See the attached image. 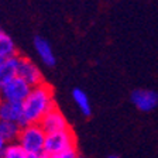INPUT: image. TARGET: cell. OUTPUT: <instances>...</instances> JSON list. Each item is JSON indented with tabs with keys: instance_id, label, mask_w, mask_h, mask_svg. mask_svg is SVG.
<instances>
[{
	"instance_id": "cell-17",
	"label": "cell",
	"mask_w": 158,
	"mask_h": 158,
	"mask_svg": "<svg viewBox=\"0 0 158 158\" xmlns=\"http://www.w3.org/2000/svg\"><path fill=\"white\" fill-rule=\"evenodd\" d=\"M27 158H49V157L45 154H43V155H28Z\"/></svg>"
},
{
	"instance_id": "cell-14",
	"label": "cell",
	"mask_w": 158,
	"mask_h": 158,
	"mask_svg": "<svg viewBox=\"0 0 158 158\" xmlns=\"http://www.w3.org/2000/svg\"><path fill=\"white\" fill-rule=\"evenodd\" d=\"M27 157H28V154L21 148V145L19 143L7 144L6 148L0 154V158H27Z\"/></svg>"
},
{
	"instance_id": "cell-12",
	"label": "cell",
	"mask_w": 158,
	"mask_h": 158,
	"mask_svg": "<svg viewBox=\"0 0 158 158\" xmlns=\"http://www.w3.org/2000/svg\"><path fill=\"white\" fill-rule=\"evenodd\" d=\"M13 56H17L16 44L11 37L0 30V59H9Z\"/></svg>"
},
{
	"instance_id": "cell-19",
	"label": "cell",
	"mask_w": 158,
	"mask_h": 158,
	"mask_svg": "<svg viewBox=\"0 0 158 158\" xmlns=\"http://www.w3.org/2000/svg\"><path fill=\"white\" fill-rule=\"evenodd\" d=\"M0 100H2V88H0Z\"/></svg>"
},
{
	"instance_id": "cell-16",
	"label": "cell",
	"mask_w": 158,
	"mask_h": 158,
	"mask_svg": "<svg viewBox=\"0 0 158 158\" xmlns=\"http://www.w3.org/2000/svg\"><path fill=\"white\" fill-rule=\"evenodd\" d=\"M6 145H7V143L4 141V138L2 137V134H0V154H2V151L6 148Z\"/></svg>"
},
{
	"instance_id": "cell-18",
	"label": "cell",
	"mask_w": 158,
	"mask_h": 158,
	"mask_svg": "<svg viewBox=\"0 0 158 158\" xmlns=\"http://www.w3.org/2000/svg\"><path fill=\"white\" fill-rule=\"evenodd\" d=\"M105 158H118L117 155H107V157H105Z\"/></svg>"
},
{
	"instance_id": "cell-13",
	"label": "cell",
	"mask_w": 158,
	"mask_h": 158,
	"mask_svg": "<svg viewBox=\"0 0 158 158\" xmlns=\"http://www.w3.org/2000/svg\"><path fill=\"white\" fill-rule=\"evenodd\" d=\"M72 98L75 100L76 106L79 107V110L82 112L83 116H90L92 113V107H90V102H89V98L82 89H73L72 90Z\"/></svg>"
},
{
	"instance_id": "cell-5",
	"label": "cell",
	"mask_w": 158,
	"mask_h": 158,
	"mask_svg": "<svg viewBox=\"0 0 158 158\" xmlns=\"http://www.w3.org/2000/svg\"><path fill=\"white\" fill-rule=\"evenodd\" d=\"M40 126L43 127V130L47 133V134L64 131V130H68L69 128L65 116L62 114V112H61L56 106L54 109H51V110L44 116L43 120L40 122Z\"/></svg>"
},
{
	"instance_id": "cell-11",
	"label": "cell",
	"mask_w": 158,
	"mask_h": 158,
	"mask_svg": "<svg viewBox=\"0 0 158 158\" xmlns=\"http://www.w3.org/2000/svg\"><path fill=\"white\" fill-rule=\"evenodd\" d=\"M20 131H21V126L14 122H3L0 120V134L4 138L7 144L10 143H17L19 140Z\"/></svg>"
},
{
	"instance_id": "cell-9",
	"label": "cell",
	"mask_w": 158,
	"mask_h": 158,
	"mask_svg": "<svg viewBox=\"0 0 158 158\" xmlns=\"http://www.w3.org/2000/svg\"><path fill=\"white\" fill-rule=\"evenodd\" d=\"M19 62L20 56H13V58L0 61V88L17 76Z\"/></svg>"
},
{
	"instance_id": "cell-1",
	"label": "cell",
	"mask_w": 158,
	"mask_h": 158,
	"mask_svg": "<svg viewBox=\"0 0 158 158\" xmlns=\"http://www.w3.org/2000/svg\"><path fill=\"white\" fill-rule=\"evenodd\" d=\"M55 107L52 88L47 83L34 86L28 98L23 103V126L40 124L43 117L51 109Z\"/></svg>"
},
{
	"instance_id": "cell-3",
	"label": "cell",
	"mask_w": 158,
	"mask_h": 158,
	"mask_svg": "<svg viewBox=\"0 0 158 158\" xmlns=\"http://www.w3.org/2000/svg\"><path fill=\"white\" fill-rule=\"evenodd\" d=\"M75 143L76 138L71 128L64 130V131L52 133V134H47L44 154L48 155V157H54V155L59 154V152L75 148Z\"/></svg>"
},
{
	"instance_id": "cell-2",
	"label": "cell",
	"mask_w": 158,
	"mask_h": 158,
	"mask_svg": "<svg viewBox=\"0 0 158 158\" xmlns=\"http://www.w3.org/2000/svg\"><path fill=\"white\" fill-rule=\"evenodd\" d=\"M47 133L40 124H27L21 127L19 143L28 155H43L45 150Z\"/></svg>"
},
{
	"instance_id": "cell-15",
	"label": "cell",
	"mask_w": 158,
	"mask_h": 158,
	"mask_svg": "<svg viewBox=\"0 0 158 158\" xmlns=\"http://www.w3.org/2000/svg\"><path fill=\"white\" fill-rule=\"evenodd\" d=\"M49 158H79V155H78V152H76L75 148H72V150L59 152V154L54 155V157H49Z\"/></svg>"
},
{
	"instance_id": "cell-4",
	"label": "cell",
	"mask_w": 158,
	"mask_h": 158,
	"mask_svg": "<svg viewBox=\"0 0 158 158\" xmlns=\"http://www.w3.org/2000/svg\"><path fill=\"white\" fill-rule=\"evenodd\" d=\"M31 89L33 88L26 81L16 76L10 82L2 86V100H7V102L13 103H24V100L28 98Z\"/></svg>"
},
{
	"instance_id": "cell-20",
	"label": "cell",
	"mask_w": 158,
	"mask_h": 158,
	"mask_svg": "<svg viewBox=\"0 0 158 158\" xmlns=\"http://www.w3.org/2000/svg\"><path fill=\"white\" fill-rule=\"evenodd\" d=\"M79 158H82V157H79Z\"/></svg>"
},
{
	"instance_id": "cell-6",
	"label": "cell",
	"mask_w": 158,
	"mask_h": 158,
	"mask_svg": "<svg viewBox=\"0 0 158 158\" xmlns=\"http://www.w3.org/2000/svg\"><path fill=\"white\" fill-rule=\"evenodd\" d=\"M17 76L21 78L23 81H26L31 88L44 83L43 73H41V71L38 69V66L27 58H20L19 69H17Z\"/></svg>"
},
{
	"instance_id": "cell-10",
	"label": "cell",
	"mask_w": 158,
	"mask_h": 158,
	"mask_svg": "<svg viewBox=\"0 0 158 158\" xmlns=\"http://www.w3.org/2000/svg\"><path fill=\"white\" fill-rule=\"evenodd\" d=\"M34 47H35V51L40 55L41 61H43L47 66H54L55 65V62H56L55 55H54L52 48H51V45L48 44L47 40L41 38V37H37V38L34 40Z\"/></svg>"
},
{
	"instance_id": "cell-21",
	"label": "cell",
	"mask_w": 158,
	"mask_h": 158,
	"mask_svg": "<svg viewBox=\"0 0 158 158\" xmlns=\"http://www.w3.org/2000/svg\"><path fill=\"white\" fill-rule=\"evenodd\" d=\"M0 61H2V59H0Z\"/></svg>"
},
{
	"instance_id": "cell-7",
	"label": "cell",
	"mask_w": 158,
	"mask_h": 158,
	"mask_svg": "<svg viewBox=\"0 0 158 158\" xmlns=\"http://www.w3.org/2000/svg\"><path fill=\"white\" fill-rule=\"evenodd\" d=\"M131 102L141 112H151L158 106V93L150 89H137L131 93Z\"/></svg>"
},
{
	"instance_id": "cell-8",
	"label": "cell",
	"mask_w": 158,
	"mask_h": 158,
	"mask_svg": "<svg viewBox=\"0 0 158 158\" xmlns=\"http://www.w3.org/2000/svg\"><path fill=\"white\" fill-rule=\"evenodd\" d=\"M0 120L23 124V103L0 100Z\"/></svg>"
}]
</instances>
